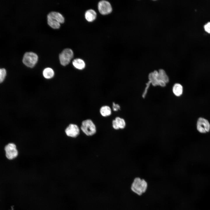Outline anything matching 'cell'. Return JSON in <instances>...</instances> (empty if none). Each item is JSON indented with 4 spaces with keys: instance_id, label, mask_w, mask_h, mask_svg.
<instances>
[{
    "instance_id": "cell-1",
    "label": "cell",
    "mask_w": 210,
    "mask_h": 210,
    "mask_svg": "<svg viewBox=\"0 0 210 210\" xmlns=\"http://www.w3.org/2000/svg\"><path fill=\"white\" fill-rule=\"evenodd\" d=\"M148 187L146 181L144 179L136 177L134 179L132 183L131 188L134 192L139 195H141L146 191Z\"/></svg>"
},
{
    "instance_id": "cell-2",
    "label": "cell",
    "mask_w": 210,
    "mask_h": 210,
    "mask_svg": "<svg viewBox=\"0 0 210 210\" xmlns=\"http://www.w3.org/2000/svg\"><path fill=\"white\" fill-rule=\"evenodd\" d=\"M80 129L86 135L92 136L96 132V126L90 119H88L82 121Z\"/></svg>"
},
{
    "instance_id": "cell-3",
    "label": "cell",
    "mask_w": 210,
    "mask_h": 210,
    "mask_svg": "<svg viewBox=\"0 0 210 210\" xmlns=\"http://www.w3.org/2000/svg\"><path fill=\"white\" fill-rule=\"evenodd\" d=\"M38 60V56L36 53L32 52H27L24 55L22 62L27 66L33 68L36 63Z\"/></svg>"
},
{
    "instance_id": "cell-4",
    "label": "cell",
    "mask_w": 210,
    "mask_h": 210,
    "mask_svg": "<svg viewBox=\"0 0 210 210\" xmlns=\"http://www.w3.org/2000/svg\"><path fill=\"white\" fill-rule=\"evenodd\" d=\"M74 54L71 49L69 48L64 49L59 56L60 64L65 66L68 64L73 57Z\"/></svg>"
},
{
    "instance_id": "cell-5",
    "label": "cell",
    "mask_w": 210,
    "mask_h": 210,
    "mask_svg": "<svg viewBox=\"0 0 210 210\" xmlns=\"http://www.w3.org/2000/svg\"><path fill=\"white\" fill-rule=\"evenodd\" d=\"M6 156L9 160H12L15 158L18 155V151L16 145L13 143H10L5 147Z\"/></svg>"
},
{
    "instance_id": "cell-6",
    "label": "cell",
    "mask_w": 210,
    "mask_h": 210,
    "mask_svg": "<svg viewBox=\"0 0 210 210\" xmlns=\"http://www.w3.org/2000/svg\"><path fill=\"white\" fill-rule=\"evenodd\" d=\"M197 127L199 132L201 133H205L209 131L210 125L207 120L200 118L197 120Z\"/></svg>"
},
{
    "instance_id": "cell-7",
    "label": "cell",
    "mask_w": 210,
    "mask_h": 210,
    "mask_svg": "<svg viewBox=\"0 0 210 210\" xmlns=\"http://www.w3.org/2000/svg\"><path fill=\"white\" fill-rule=\"evenodd\" d=\"M158 71L156 70L149 73L148 76L149 81L154 86H160L162 87L165 86L166 83L163 81L159 80L158 78Z\"/></svg>"
},
{
    "instance_id": "cell-8",
    "label": "cell",
    "mask_w": 210,
    "mask_h": 210,
    "mask_svg": "<svg viewBox=\"0 0 210 210\" xmlns=\"http://www.w3.org/2000/svg\"><path fill=\"white\" fill-rule=\"evenodd\" d=\"M98 9L99 13L103 15H106L111 13L112 8L110 3L107 1L102 0L98 4Z\"/></svg>"
},
{
    "instance_id": "cell-9",
    "label": "cell",
    "mask_w": 210,
    "mask_h": 210,
    "mask_svg": "<svg viewBox=\"0 0 210 210\" xmlns=\"http://www.w3.org/2000/svg\"><path fill=\"white\" fill-rule=\"evenodd\" d=\"M65 132L67 136L75 138L79 135L80 129L77 125L74 124H70L65 129Z\"/></svg>"
},
{
    "instance_id": "cell-10",
    "label": "cell",
    "mask_w": 210,
    "mask_h": 210,
    "mask_svg": "<svg viewBox=\"0 0 210 210\" xmlns=\"http://www.w3.org/2000/svg\"><path fill=\"white\" fill-rule=\"evenodd\" d=\"M47 18L53 19L60 23L64 22V19L63 16L60 13L55 11L50 12L47 15Z\"/></svg>"
},
{
    "instance_id": "cell-11",
    "label": "cell",
    "mask_w": 210,
    "mask_h": 210,
    "mask_svg": "<svg viewBox=\"0 0 210 210\" xmlns=\"http://www.w3.org/2000/svg\"><path fill=\"white\" fill-rule=\"evenodd\" d=\"M72 64L75 68L80 70L84 69L85 66V62L80 58L74 59L72 62Z\"/></svg>"
},
{
    "instance_id": "cell-12",
    "label": "cell",
    "mask_w": 210,
    "mask_h": 210,
    "mask_svg": "<svg viewBox=\"0 0 210 210\" xmlns=\"http://www.w3.org/2000/svg\"><path fill=\"white\" fill-rule=\"evenodd\" d=\"M97 13L96 12L92 9L87 10L85 13V18L86 20L89 22H92L96 18Z\"/></svg>"
},
{
    "instance_id": "cell-13",
    "label": "cell",
    "mask_w": 210,
    "mask_h": 210,
    "mask_svg": "<svg viewBox=\"0 0 210 210\" xmlns=\"http://www.w3.org/2000/svg\"><path fill=\"white\" fill-rule=\"evenodd\" d=\"M172 91L175 95L177 97H179L183 93V86L180 83H176L173 87Z\"/></svg>"
},
{
    "instance_id": "cell-14",
    "label": "cell",
    "mask_w": 210,
    "mask_h": 210,
    "mask_svg": "<svg viewBox=\"0 0 210 210\" xmlns=\"http://www.w3.org/2000/svg\"><path fill=\"white\" fill-rule=\"evenodd\" d=\"M101 115L103 117H107L111 115L112 111L111 108L109 106L104 105L102 106L99 110Z\"/></svg>"
},
{
    "instance_id": "cell-15",
    "label": "cell",
    "mask_w": 210,
    "mask_h": 210,
    "mask_svg": "<svg viewBox=\"0 0 210 210\" xmlns=\"http://www.w3.org/2000/svg\"><path fill=\"white\" fill-rule=\"evenodd\" d=\"M158 79L166 83L169 81V77L165 71L163 69H160L158 71Z\"/></svg>"
},
{
    "instance_id": "cell-16",
    "label": "cell",
    "mask_w": 210,
    "mask_h": 210,
    "mask_svg": "<svg viewBox=\"0 0 210 210\" xmlns=\"http://www.w3.org/2000/svg\"><path fill=\"white\" fill-rule=\"evenodd\" d=\"M43 75L45 78L49 79L54 76V72L52 68L49 67L46 68L43 70Z\"/></svg>"
},
{
    "instance_id": "cell-17",
    "label": "cell",
    "mask_w": 210,
    "mask_h": 210,
    "mask_svg": "<svg viewBox=\"0 0 210 210\" xmlns=\"http://www.w3.org/2000/svg\"><path fill=\"white\" fill-rule=\"evenodd\" d=\"M47 20L48 24L52 28L58 29L60 27V23L57 21L50 18H47Z\"/></svg>"
},
{
    "instance_id": "cell-18",
    "label": "cell",
    "mask_w": 210,
    "mask_h": 210,
    "mask_svg": "<svg viewBox=\"0 0 210 210\" xmlns=\"http://www.w3.org/2000/svg\"><path fill=\"white\" fill-rule=\"evenodd\" d=\"M119 129L124 128L126 125V123L125 120L123 118L117 117L115 119Z\"/></svg>"
},
{
    "instance_id": "cell-19",
    "label": "cell",
    "mask_w": 210,
    "mask_h": 210,
    "mask_svg": "<svg viewBox=\"0 0 210 210\" xmlns=\"http://www.w3.org/2000/svg\"><path fill=\"white\" fill-rule=\"evenodd\" d=\"M6 71L4 68H0V83H2L6 77Z\"/></svg>"
},
{
    "instance_id": "cell-20",
    "label": "cell",
    "mask_w": 210,
    "mask_h": 210,
    "mask_svg": "<svg viewBox=\"0 0 210 210\" xmlns=\"http://www.w3.org/2000/svg\"><path fill=\"white\" fill-rule=\"evenodd\" d=\"M151 84L150 82V81H148L147 83L146 84V86L144 90V91L142 95V97L143 98H145L146 94L147 93L149 87L150 85Z\"/></svg>"
},
{
    "instance_id": "cell-21",
    "label": "cell",
    "mask_w": 210,
    "mask_h": 210,
    "mask_svg": "<svg viewBox=\"0 0 210 210\" xmlns=\"http://www.w3.org/2000/svg\"><path fill=\"white\" fill-rule=\"evenodd\" d=\"M120 107L119 105L118 104L115 103V102H113L112 104V109L114 111H117L120 110Z\"/></svg>"
},
{
    "instance_id": "cell-22",
    "label": "cell",
    "mask_w": 210,
    "mask_h": 210,
    "mask_svg": "<svg viewBox=\"0 0 210 210\" xmlns=\"http://www.w3.org/2000/svg\"><path fill=\"white\" fill-rule=\"evenodd\" d=\"M204 28L206 32L210 34V22H208L204 25Z\"/></svg>"
},
{
    "instance_id": "cell-23",
    "label": "cell",
    "mask_w": 210,
    "mask_h": 210,
    "mask_svg": "<svg viewBox=\"0 0 210 210\" xmlns=\"http://www.w3.org/2000/svg\"><path fill=\"white\" fill-rule=\"evenodd\" d=\"M112 123L113 127L114 129L115 130H118L119 129L117 123L115 119L113 120Z\"/></svg>"
}]
</instances>
